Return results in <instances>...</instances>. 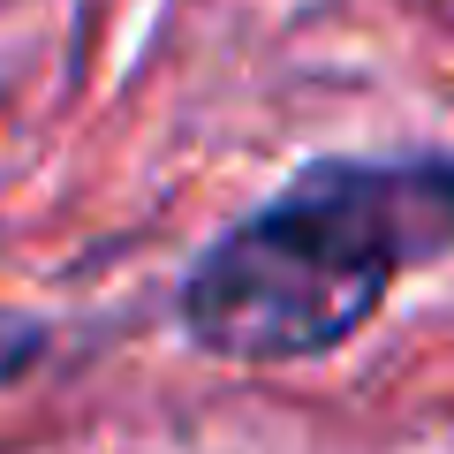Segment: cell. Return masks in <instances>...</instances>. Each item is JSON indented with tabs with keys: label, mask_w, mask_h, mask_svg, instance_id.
<instances>
[{
	"label": "cell",
	"mask_w": 454,
	"mask_h": 454,
	"mask_svg": "<svg viewBox=\"0 0 454 454\" xmlns=\"http://www.w3.org/2000/svg\"><path fill=\"white\" fill-rule=\"evenodd\" d=\"M46 318H23V310H0V387H8V379H23L31 372L38 356H46Z\"/></svg>",
	"instance_id": "2"
},
{
	"label": "cell",
	"mask_w": 454,
	"mask_h": 454,
	"mask_svg": "<svg viewBox=\"0 0 454 454\" xmlns=\"http://www.w3.org/2000/svg\"><path fill=\"white\" fill-rule=\"evenodd\" d=\"M432 258H454V160H325L197 258L182 325L227 364L325 356Z\"/></svg>",
	"instance_id": "1"
}]
</instances>
